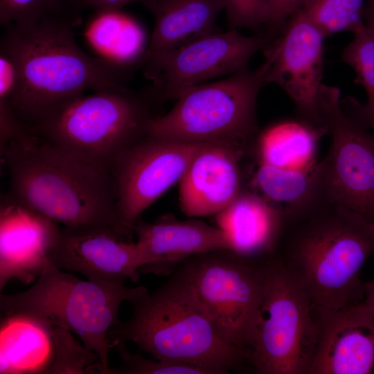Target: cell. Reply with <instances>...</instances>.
<instances>
[{"mask_svg":"<svg viewBox=\"0 0 374 374\" xmlns=\"http://www.w3.org/2000/svg\"><path fill=\"white\" fill-rule=\"evenodd\" d=\"M148 104L129 91H100L53 105L29 126L33 134L111 172L116 159L148 134Z\"/></svg>","mask_w":374,"mask_h":374,"instance_id":"8992f818","label":"cell"},{"mask_svg":"<svg viewBox=\"0 0 374 374\" xmlns=\"http://www.w3.org/2000/svg\"><path fill=\"white\" fill-rule=\"evenodd\" d=\"M55 354L52 326L22 313L6 314L0 330V373H45Z\"/></svg>","mask_w":374,"mask_h":374,"instance_id":"44dd1931","label":"cell"},{"mask_svg":"<svg viewBox=\"0 0 374 374\" xmlns=\"http://www.w3.org/2000/svg\"><path fill=\"white\" fill-rule=\"evenodd\" d=\"M82 10L79 0H0V24L53 21L75 27Z\"/></svg>","mask_w":374,"mask_h":374,"instance_id":"484cf974","label":"cell"},{"mask_svg":"<svg viewBox=\"0 0 374 374\" xmlns=\"http://www.w3.org/2000/svg\"><path fill=\"white\" fill-rule=\"evenodd\" d=\"M249 152L215 142L201 149L179 181L181 211L188 217L215 215L242 191L239 160Z\"/></svg>","mask_w":374,"mask_h":374,"instance_id":"e0dca14e","label":"cell"},{"mask_svg":"<svg viewBox=\"0 0 374 374\" xmlns=\"http://www.w3.org/2000/svg\"><path fill=\"white\" fill-rule=\"evenodd\" d=\"M142 0H79L82 10L91 9L96 12L119 11L125 6L132 2H141Z\"/></svg>","mask_w":374,"mask_h":374,"instance_id":"1f68e13d","label":"cell"},{"mask_svg":"<svg viewBox=\"0 0 374 374\" xmlns=\"http://www.w3.org/2000/svg\"><path fill=\"white\" fill-rule=\"evenodd\" d=\"M230 29L247 28L253 30L263 26L267 0H222Z\"/></svg>","mask_w":374,"mask_h":374,"instance_id":"f546056e","label":"cell"},{"mask_svg":"<svg viewBox=\"0 0 374 374\" xmlns=\"http://www.w3.org/2000/svg\"><path fill=\"white\" fill-rule=\"evenodd\" d=\"M118 12H96L85 30V37L100 59L115 67L132 60L143 44L140 28Z\"/></svg>","mask_w":374,"mask_h":374,"instance_id":"cb8c5ba5","label":"cell"},{"mask_svg":"<svg viewBox=\"0 0 374 374\" xmlns=\"http://www.w3.org/2000/svg\"><path fill=\"white\" fill-rule=\"evenodd\" d=\"M321 175L320 161L314 168L303 170H286L257 162L251 183L255 192L284 211L319 190Z\"/></svg>","mask_w":374,"mask_h":374,"instance_id":"d4e9b609","label":"cell"},{"mask_svg":"<svg viewBox=\"0 0 374 374\" xmlns=\"http://www.w3.org/2000/svg\"><path fill=\"white\" fill-rule=\"evenodd\" d=\"M131 317L108 332L110 341H131L151 357L226 374L249 362L247 350L225 341L177 272L152 294L130 303Z\"/></svg>","mask_w":374,"mask_h":374,"instance_id":"277c9868","label":"cell"},{"mask_svg":"<svg viewBox=\"0 0 374 374\" xmlns=\"http://www.w3.org/2000/svg\"><path fill=\"white\" fill-rule=\"evenodd\" d=\"M152 14V34L142 59L144 75L152 80L161 60L173 50L219 31L215 21L222 0H142Z\"/></svg>","mask_w":374,"mask_h":374,"instance_id":"d6986e66","label":"cell"},{"mask_svg":"<svg viewBox=\"0 0 374 374\" xmlns=\"http://www.w3.org/2000/svg\"><path fill=\"white\" fill-rule=\"evenodd\" d=\"M328 133L300 120L277 121L257 134L251 150L257 162L286 170L314 168L318 143Z\"/></svg>","mask_w":374,"mask_h":374,"instance_id":"7402d4cb","label":"cell"},{"mask_svg":"<svg viewBox=\"0 0 374 374\" xmlns=\"http://www.w3.org/2000/svg\"><path fill=\"white\" fill-rule=\"evenodd\" d=\"M208 143L180 142L147 134L121 154L111 173L123 222L134 231L141 213L179 182L194 157Z\"/></svg>","mask_w":374,"mask_h":374,"instance_id":"8fae6325","label":"cell"},{"mask_svg":"<svg viewBox=\"0 0 374 374\" xmlns=\"http://www.w3.org/2000/svg\"><path fill=\"white\" fill-rule=\"evenodd\" d=\"M70 332L62 326H52L55 354L45 373H90L92 367L98 364V355L81 345Z\"/></svg>","mask_w":374,"mask_h":374,"instance_id":"83f0119b","label":"cell"},{"mask_svg":"<svg viewBox=\"0 0 374 374\" xmlns=\"http://www.w3.org/2000/svg\"><path fill=\"white\" fill-rule=\"evenodd\" d=\"M325 39L299 10L262 51L267 66L265 84L279 86L294 103L298 118L329 134L318 103Z\"/></svg>","mask_w":374,"mask_h":374,"instance_id":"7c38bea8","label":"cell"},{"mask_svg":"<svg viewBox=\"0 0 374 374\" xmlns=\"http://www.w3.org/2000/svg\"><path fill=\"white\" fill-rule=\"evenodd\" d=\"M260 261L220 249L191 257L176 271L220 336L247 351L261 298Z\"/></svg>","mask_w":374,"mask_h":374,"instance_id":"9c48e42d","label":"cell"},{"mask_svg":"<svg viewBox=\"0 0 374 374\" xmlns=\"http://www.w3.org/2000/svg\"><path fill=\"white\" fill-rule=\"evenodd\" d=\"M112 342L114 344V349L120 355L121 365L111 368L109 374H211L208 371L193 365L146 358L130 353L124 341Z\"/></svg>","mask_w":374,"mask_h":374,"instance_id":"f1b7e54d","label":"cell"},{"mask_svg":"<svg viewBox=\"0 0 374 374\" xmlns=\"http://www.w3.org/2000/svg\"><path fill=\"white\" fill-rule=\"evenodd\" d=\"M57 268L84 275L96 282L130 278L136 283L148 260L138 243L109 231L62 230L50 258Z\"/></svg>","mask_w":374,"mask_h":374,"instance_id":"9a60e30c","label":"cell"},{"mask_svg":"<svg viewBox=\"0 0 374 374\" xmlns=\"http://www.w3.org/2000/svg\"><path fill=\"white\" fill-rule=\"evenodd\" d=\"M59 223L10 194L0 204V290L12 279L25 285L41 274L60 241Z\"/></svg>","mask_w":374,"mask_h":374,"instance_id":"5bb4252c","label":"cell"},{"mask_svg":"<svg viewBox=\"0 0 374 374\" xmlns=\"http://www.w3.org/2000/svg\"><path fill=\"white\" fill-rule=\"evenodd\" d=\"M363 21L366 27L374 31V0H367L363 11Z\"/></svg>","mask_w":374,"mask_h":374,"instance_id":"d6a6232c","label":"cell"},{"mask_svg":"<svg viewBox=\"0 0 374 374\" xmlns=\"http://www.w3.org/2000/svg\"><path fill=\"white\" fill-rule=\"evenodd\" d=\"M364 302L369 307L374 314V280L364 283Z\"/></svg>","mask_w":374,"mask_h":374,"instance_id":"836d02e7","label":"cell"},{"mask_svg":"<svg viewBox=\"0 0 374 374\" xmlns=\"http://www.w3.org/2000/svg\"><path fill=\"white\" fill-rule=\"evenodd\" d=\"M266 71L263 62L188 89L168 113L150 120L147 134L191 143H228L249 152L259 132L256 103Z\"/></svg>","mask_w":374,"mask_h":374,"instance_id":"52a82bcc","label":"cell"},{"mask_svg":"<svg viewBox=\"0 0 374 374\" xmlns=\"http://www.w3.org/2000/svg\"><path fill=\"white\" fill-rule=\"evenodd\" d=\"M134 232L148 260L140 268L142 273L169 275L178 264L196 255L231 249L221 229L195 219L179 220L166 215L152 223L139 220Z\"/></svg>","mask_w":374,"mask_h":374,"instance_id":"ac0fdd59","label":"cell"},{"mask_svg":"<svg viewBox=\"0 0 374 374\" xmlns=\"http://www.w3.org/2000/svg\"><path fill=\"white\" fill-rule=\"evenodd\" d=\"M124 281L83 280L48 260L30 289L1 294L0 307L5 314H26L75 332L83 345L98 356L99 363L92 373L109 374L108 355L114 344L109 341L108 332L121 323L119 308L148 292L144 286L127 287Z\"/></svg>","mask_w":374,"mask_h":374,"instance_id":"5b68a950","label":"cell"},{"mask_svg":"<svg viewBox=\"0 0 374 374\" xmlns=\"http://www.w3.org/2000/svg\"><path fill=\"white\" fill-rule=\"evenodd\" d=\"M312 374L374 373V314L364 301L318 319Z\"/></svg>","mask_w":374,"mask_h":374,"instance_id":"2e32d148","label":"cell"},{"mask_svg":"<svg viewBox=\"0 0 374 374\" xmlns=\"http://www.w3.org/2000/svg\"><path fill=\"white\" fill-rule=\"evenodd\" d=\"M371 222L372 227H373V231H374V217H373V219Z\"/></svg>","mask_w":374,"mask_h":374,"instance_id":"e575fe53","label":"cell"},{"mask_svg":"<svg viewBox=\"0 0 374 374\" xmlns=\"http://www.w3.org/2000/svg\"><path fill=\"white\" fill-rule=\"evenodd\" d=\"M272 255L260 261L262 292L249 362L262 374L309 373L319 322L298 279Z\"/></svg>","mask_w":374,"mask_h":374,"instance_id":"ba28073f","label":"cell"},{"mask_svg":"<svg viewBox=\"0 0 374 374\" xmlns=\"http://www.w3.org/2000/svg\"><path fill=\"white\" fill-rule=\"evenodd\" d=\"M305 0H267L263 26L269 39L278 35L290 17L301 7Z\"/></svg>","mask_w":374,"mask_h":374,"instance_id":"4dcf8cb0","label":"cell"},{"mask_svg":"<svg viewBox=\"0 0 374 374\" xmlns=\"http://www.w3.org/2000/svg\"><path fill=\"white\" fill-rule=\"evenodd\" d=\"M340 89L321 84L319 109L331 135L321 182L332 199L371 221L374 217V131L353 122L340 107Z\"/></svg>","mask_w":374,"mask_h":374,"instance_id":"30bf717a","label":"cell"},{"mask_svg":"<svg viewBox=\"0 0 374 374\" xmlns=\"http://www.w3.org/2000/svg\"><path fill=\"white\" fill-rule=\"evenodd\" d=\"M215 216L217 226L229 241L230 250L252 260L274 253L285 225L280 208L247 189Z\"/></svg>","mask_w":374,"mask_h":374,"instance_id":"ffe728a7","label":"cell"},{"mask_svg":"<svg viewBox=\"0 0 374 374\" xmlns=\"http://www.w3.org/2000/svg\"><path fill=\"white\" fill-rule=\"evenodd\" d=\"M283 211L281 259L305 290L317 319L364 301L361 272L374 252L371 222L321 188Z\"/></svg>","mask_w":374,"mask_h":374,"instance_id":"6da1fadb","label":"cell"},{"mask_svg":"<svg viewBox=\"0 0 374 374\" xmlns=\"http://www.w3.org/2000/svg\"><path fill=\"white\" fill-rule=\"evenodd\" d=\"M352 41L343 49L341 61L356 73L355 84L365 89L368 100L362 104L355 97L340 100L343 112L353 122L366 130L374 131V31L359 26Z\"/></svg>","mask_w":374,"mask_h":374,"instance_id":"603a6c76","label":"cell"},{"mask_svg":"<svg viewBox=\"0 0 374 374\" xmlns=\"http://www.w3.org/2000/svg\"><path fill=\"white\" fill-rule=\"evenodd\" d=\"M367 0H305L299 10L326 38L342 31L354 32L364 24Z\"/></svg>","mask_w":374,"mask_h":374,"instance_id":"4316f807","label":"cell"},{"mask_svg":"<svg viewBox=\"0 0 374 374\" xmlns=\"http://www.w3.org/2000/svg\"><path fill=\"white\" fill-rule=\"evenodd\" d=\"M1 156L10 195L64 228L109 231L132 240L121 220L112 173L86 163L28 130L10 141Z\"/></svg>","mask_w":374,"mask_h":374,"instance_id":"7a4b0ae2","label":"cell"},{"mask_svg":"<svg viewBox=\"0 0 374 374\" xmlns=\"http://www.w3.org/2000/svg\"><path fill=\"white\" fill-rule=\"evenodd\" d=\"M5 28L1 46L15 55L21 71L12 105L26 127L53 105L86 91H128L116 67L79 46L73 26L48 21Z\"/></svg>","mask_w":374,"mask_h":374,"instance_id":"3957f363","label":"cell"},{"mask_svg":"<svg viewBox=\"0 0 374 374\" xmlns=\"http://www.w3.org/2000/svg\"><path fill=\"white\" fill-rule=\"evenodd\" d=\"M269 42L265 36H245L235 29L212 33L167 54L152 80L161 99L177 98L193 87L248 67L251 57Z\"/></svg>","mask_w":374,"mask_h":374,"instance_id":"4fadbf2b","label":"cell"}]
</instances>
